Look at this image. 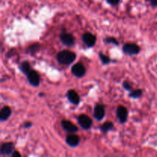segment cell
Segmentation results:
<instances>
[{"instance_id": "e0dca14e", "label": "cell", "mask_w": 157, "mask_h": 157, "mask_svg": "<svg viewBox=\"0 0 157 157\" xmlns=\"http://www.w3.org/2000/svg\"><path fill=\"white\" fill-rule=\"evenodd\" d=\"M142 95V90L140 89H137V90H132L131 93L130 94V98H138Z\"/></svg>"}, {"instance_id": "7a4b0ae2", "label": "cell", "mask_w": 157, "mask_h": 157, "mask_svg": "<svg viewBox=\"0 0 157 157\" xmlns=\"http://www.w3.org/2000/svg\"><path fill=\"white\" fill-rule=\"evenodd\" d=\"M123 51L125 54L129 55H137L140 51L139 46L133 43H127V44H124V48H123Z\"/></svg>"}, {"instance_id": "ba28073f", "label": "cell", "mask_w": 157, "mask_h": 157, "mask_svg": "<svg viewBox=\"0 0 157 157\" xmlns=\"http://www.w3.org/2000/svg\"><path fill=\"white\" fill-rule=\"evenodd\" d=\"M83 41L87 44L88 47H92L95 44L96 42V37L91 33H85L83 35Z\"/></svg>"}, {"instance_id": "9c48e42d", "label": "cell", "mask_w": 157, "mask_h": 157, "mask_svg": "<svg viewBox=\"0 0 157 157\" xmlns=\"http://www.w3.org/2000/svg\"><path fill=\"white\" fill-rule=\"evenodd\" d=\"M61 126L64 130L70 132V133H75L76 131H78V127L69 121L64 120V121H61Z\"/></svg>"}, {"instance_id": "2e32d148", "label": "cell", "mask_w": 157, "mask_h": 157, "mask_svg": "<svg viewBox=\"0 0 157 157\" xmlns=\"http://www.w3.org/2000/svg\"><path fill=\"white\" fill-rule=\"evenodd\" d=\"M113 125L112 123L110 122H107L105 123L104 124H103L102 126H101V131L103 132V133H107V131H109V130H111L112 128H113Z\"/></svg>"}, {"instance_id": "5b68a950", "label": "cell", "mask_w": 157, "mask_h": 157, "mask_svg": "<svg viewBox=\"0 0 157 157\" xmlns=\"http://www.w3.org/2000/svg\"><path fill=\"white\" fill-rule=\"evenodd\" d=\"M28 80L29 83L33 86H38L40 82V78L38 74L33 70H31L29 73L27 74Z\"/></svg>"}, {"instance_id": "cb8c5ba5", "label": "cell", "mask_w": 157, "mask_h": 157, "mask_svg": "<svg viewBox=\"0 0 157 157\" xmlns=\"http://www.w3.org/2000/svg\"><path fill=\"white\" fill-rule=\"evenodd\" d=\"M152 5L153 6H157V0H151Z\"/></svg>"}, {"instance_id": "7c38bea8", "label": "cell", "mask_w": 157, "mask_h": 157, "mask_svg": "<svg viewBox=\"0 0 157 157\" xmlns=\"http://www.w3.org/2000/svg\"><path fill=\"white\" fill-rule=\"evenodd\" d=\"M66 142L71 147H76L78 145L80 142V138L79 136H77V135L71 134L69 135L68 136L66 139Z\"/></svg>"}, {"instance_id": "d4e9b609", "label": "cell", "mask_w": 157, "mask_h": 157, "mask_svg": "<svg viewBox=\"0 0 157 157\" xmlns=\"http://www.w3.org/2000/svg\"><path fill=\"white\" fill-rule=\"evenodd\" d=\"M31 125H32V124L31 123H26V124H25V127H31Z\"/></svg>"}, {"instance_id": "30bf717a", "label": "cell", "mask_w": 157, "mask_h": 157, "mask_svg": "<svg viewBox=\"0 0 157 157\" xmlns=\"http://www.w3.org/2000/svg\"><path fill=\"white\" fill-rule=\"evenodd\" d=\"M105 114L104 107L102 104H98L94 108V117L98 121H101Z\"/></svg>"}, {"instance_id": "7402d4cb", "label": "cell", "mask_w": 157, "mask_h": 157, "mask_svg": "<svg viewBox=\"0 0 157 157\" xmlns=\"http://www.w3.org/2000/svg\"><path fill=\"white\" fill-rule=\"evenodd\" d=\"M124 87L125 89H127V90H131V86H130V84L127 82L124 83Z\"/></svg>"}, {"instance_id": "603a6c76", "label": "cell", "mask_w": 157, "mask_h": 157, "mask_svg": "<svg viewBox=\"0 0 157 157\" xmlns=\"http://www.w3.org/2000/svg\"><path fill=\"white\" fill-rule=\"evenodd\" d=\"M12 156H13V157H15V156L19 157V156H21V155H20V153H18V152H17V151H14L13 153H12Z\"/></svg>"}, {"instance_id": "d6986e66", "label": "cell", "mask_w": 157, "mask_h": 157, "mask_svg": "<svg viewBox=\"0 0 157 157\" xmlns=\"http://www.w3.org/2000/svg\"><path fill=\"white\" fill-rule=\"evenodd\" d=\"M39 47H38V44H32V46H30L29 49H30V53L31 54H34L35 52H36L38 50Z\"/></svg>"}, {"instance_id": "44dd1931", "label": "cell", "mask_w": 157, "mask_h": 157, "mask_svg": "<svg viewBox=\"0 0 157 157\" xmlns=\"http://www.w3.org/2000/svg\"><path fill=\"white\" fill-rule=\"evenodd\" d=\"M107 1L111 5H117V4H118V2H120V0H107Z\"/></svg>"}, {"instance_id": "ffe728a7", "label": "cell", "mask_w": 157, "mask_h": 157, "mask_svg": "<svg viewBox=\"0 0 157 157\" xmlns=\"http://www.w3.org/2000/svg\"><path fill=\"white\" fill-rule=\"evenodd\" d=\"M105 41L106 42H108V43H113V44H119L117 41V40L115 39V38H107L105 39Z\"/></svg>"}, {"instance_id": "3957f363", "label": "cell", "mask_w": 157, "mask_h": 157, "mask_svg": "<svg viewBox=\"0 0 157 157\" xmlns=\"http://www.w3.org/2000/svg\"><path fill=\"white\" fill-rule=\"evenodd\" d=\"M78 123L81 125V127L83 129H84V130H88L92 126V121L90 120V118L87 117V115L84 114L79 116V117H78Z\"/></svg>"}, {"instance_id": "5bb4252c", "label": "cell", "mask_w": 157, "mask_h": 157, "mask_svg": "<svg viewBox=\"0 0 157 157\" xmlns=\"http://www.w3.org/2000/svg\"><path fill=\"white\" fill-rule=\"evenodd\" d=\"M11 109L9 107H4L0 112V119L2 121H6L11 115Z\"/></svg>"}, {"instance_id": "8992f818", "label": "cell", "mask_w": 157, "mask_h": 157, "mask_svg": "<svg viewBox=\"0 0 157 157\" xmlns=\"http://www.w3.org/2000/svg\"><path fill=\"white\" fill-rule=\"evenodd\" d=\"M61 42L67 46H72L75 44V38L71 34L64 33L60 36Z\"/></svg>"}, {"instance_id": "6da1fadb", "label": "cell", "mask_w": 157, "mask_h": 157, "mask_svg": "<svg viewBox=\"0 0 157 157\" xmlns=\"http://www.w3.org/2000/svg\"><path fill=\"white\" fill-rule=\"evenodd\" d=\"M76 58V55L70 51H62L60 52L57 55V59L59 63L62 64H70Z\"/></svg>"}, {"instance_id": "52a82bcc", "label": "cell", "mask_w": 157, "mask_h": 157, "mask_svg": "<svg viewBox=\"0 0 157 157\" xmlns=\"http://www.w3.org/2000/svg\"><path fill=\"white\" fill-rule=\"evenodd\" d=\"M117 114L118 118L120 119L121 123L126 122L127 119V116H128V112H127V108L123 106H120L117 110Z\"/></svg>"}, {"instance_id": "ac0fdd59", "label": "cell", "mask_w": 157, "mask_h": 157, "mask_svg": "<svg viewBox=\"0 0 157 157\" xmlns=\"http://www.w3.org/2000/svg\"><path fill=\"white\" fill-rule=\"evenodd\" d=\"M99 57H100V58H101V61H102V62H103V64H108V63L110 62V58H109L107 56V55H104V54L100 53Z\"/></svg>"}, {"instance_id": "8fae6325", "label": "cell", "mask_w": 157, "mask_h": 157, "mask_svg": "<svg viewBox=\"0 0 157 157\" xmlns=\"http://www.w3.org/2000/svg\"><path fill=\"white\" fill-rule=\"evenodd\" d=\"M14 152V145L12 143H6L3 144L1 148L2 154L10 155Z\"/></svg>"}, {"instance_id": "277c9868", "label": "cell", "mask_w": 157, "mask_h": 157, "mask_svg": "<svg viewBox=\"0 0 157 157\" xmlns=\"http://www.w3.org/2000/svg\"><path fill=\"white\" fill-rule=\"evenodd\" d=\"M72 73H73L74 75H75L78 78H81V77L84 76L85 75V67H84L82 64H80V63H78V64H75V65L72 67Z\"/></svg>"}, {"instance_id": "9a60e30c", "label": "cell", "mask_w": 157, "mask_h": 157, "mask_svg": "<svg viewBox=\"0 0 157 157\" xmlns=\"http://www.w3.org/2000/svg\"><path fill=\"white\" fill-rule=\"evenodd\" d=\"M20 69H21V71L23 72V73L27 75V74L31 71L30 64H29V62L25 61V62H23L22 64H21V66H20Z\"/></svg>"}, {"instance_id": "4fadbf2b", "label": "cell", "mask_w": 157, "mask_h": 157, "mask_svg": "<svg viewBox=\"0 0 157 157\" xmlns=\"http://www.w3.org/2000/svg\"><path fill=\"white\" fill-rule=\"evenodd\" d=\"M68 100L74 104H78L80 102V98L78 94L73 90H70L67 94Z\"/></svg>"}]
</instances>
